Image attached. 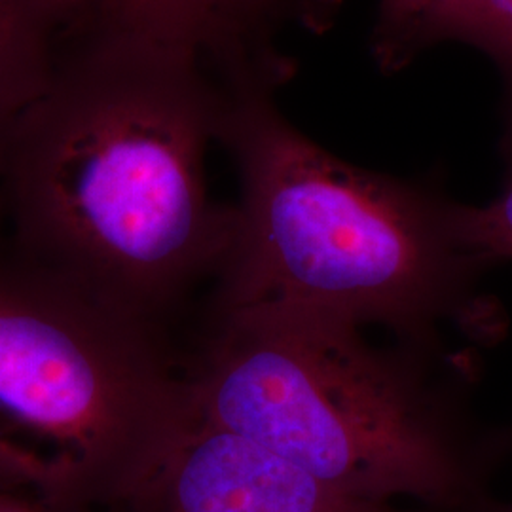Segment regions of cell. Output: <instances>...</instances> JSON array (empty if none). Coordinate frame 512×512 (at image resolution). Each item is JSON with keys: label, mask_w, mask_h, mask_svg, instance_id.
I'll return each mask as SVG.
<instances>
[{"label": "cell", "mask_w": 512, "mask_h": 512, "mask_svg": "<svg viewBox=\"0 0 512 512\" xmlns=\"http://www.w3.org/2000/svg\"><path fill=\"white\" fill-rule=\"evenodd\" d=\"M228 105L186 61L78 33L0 148V241L164 327L234 241L205 173Z\"/></svg>", "instance_id": "obj_1"}, {"label": "cell", "mask_w": 512, "mask_h": 512, "mask_svg": "<svg viewBox=\"0 0 512 512\" xmlns=\"http://www.w3.org/2000/svg\"><path fill=\"white\" fill-rule=\"evenodd\" d=\"M190 414L344 494L431 512H512L495 475L512 427L475 410V348L425 346L310 315L209 313L183 366Z\"/></svg>", "instance_id": "obj_2"}, {"label": "cell", "mask_w": 512, "mask_h": 512, "mask_svg": "<svg viewBox=\"0 0 512 512\" xmlns=\"http://www.w3.org/2000/svg\"><path fill=\"white\" fill-rule=\"evenodd\" d=\"M219 145L238 169L239 200L209 313L310 315L437 348L450 336L473 348L505 338V308L482 291L492 266L459 236V202L439 184L332 154L275 95L230 101Z\"/></svg>", "instance_id": "obj_3"}, {"label": "cell", "mask_w": 512, "mask_h": 512, "mask_svg": "<svg viewBox=\"0 0 512 512\" xmlns=\"http://www.w3.org/2000/svg\"><path fill=\"white\" fill-rule=\"evenodd\" d=\"M188 418L162 325L0 241V437L54 473L55 501L120 505Z\"/></svg>", "instance_id": "obj_4"}, {"label": "cell", "mask_w": 512, "mask_h": 512, "mask_svg": "<svg viewBox=\"0 0 512 512\" xmlns=\"http://www.w3.org/2000/svg\"><path fill=\"white\" fill-rule=\"evenodd\" d=\"M78 31L200 69L228 99L277 95L296 74L285 44L323 35L344 0H71Z\"/></svg>", "instance_id": "obj_5"}, {"label": "cell", "mask_w": 512, "mask_h": 512, "mask_svg": "<svg viewBox=\"0 0 512 512\" xmlns=\"http://www.w3.org/2000/svg\"><path fill=\"white\" fill-rule=\"evenodd\" d=\"M120 507L126 512H410L344 494L253 440L192 414Z\"/></svg>", "instance_id": "obj_6"}, {"label": "cell", "mask_w": 512, "mask_h": 512, "mask_svg": "<svg viewBox=\"0 0 512 512\" xmlns=\"http://www.w3.org/2000/svg\"><path fill=\"white\" fill-rule=\"evenodd\" d=\"M458 42L486 55L503 84L499 154L512 177V0H429L401 23L372 33L370 48L385 73L401 71L433 46Z\"/></svg>", "instance_id": "obj_7"}, {"label": "cell", "mask_w": 512, "mask_h": 512, "mask_svg": "<svg viewBox=\"0 0 512 512\" xmlns=\"http://www.w3.org/2000/svg\"><path fill=\"white\" fill-rule=\"evenodd\" d=\"M78 37L71 0H0V148Z\"/></svg>", "instance_id": "obj_8"}, {"label": "cell", "mask_w": 512, "mask_h": 512, "mask_svg": "<svg viewBox=\"0 0 512 512\" xmlns=\"http://www.w3.org/2000/svg\"><path fill=\"white\" fill-rule=\"evenodd\" d=\"M459 236L465 245L492 268L512 262V177L503 190L484 205L458 203Z\"/></svg>", "instance_id": "obj_9"}, {"label": "cell", "mask_w": 512, "mask_h": 512, "mask_svg": "<svg viewBox=\"0 0 512 512\" xmlns=\"http://www.w3.org/2000/svg\"><path fill=\"white\" fill-rule=\"evenodd\" d=\"M0 486H35L50 499L57 497L55 475L40 461L0 437Z\"/></svg>", "instance_id": "obj_10"}, {"label": "cell", "mask_w": 512, "mask_h": 512, "mask_svg": "<svg viewBox=\"0 0 512 512\" xmlns=\"http://www.w3.org/2000/svg\"><path fill=\"white\" fill-rule=\"evenodd\" d=\"M429 0H378V12H376V23L374 31H385L403 19L418 12L421 6H425Z\"/></svg>", "instance_id": "obj_11"}, {"label": "cell", "mask_w": 512, "mask_h": 512, "mask_svg": "<svg viewBox=\"0 0 512 512\" xmlns=\"http://www.w3.org/2000/svg\"><path fill=\"white\" fill-rule=\"evenodd\" d=\"M0 512H48L42 507H37L18 495L12 494L10 488L0 486Z\"/></svg>", "instance_id": "obj_12"}]
</instances>
